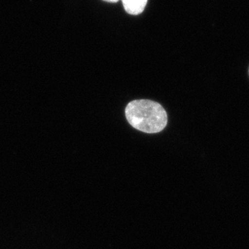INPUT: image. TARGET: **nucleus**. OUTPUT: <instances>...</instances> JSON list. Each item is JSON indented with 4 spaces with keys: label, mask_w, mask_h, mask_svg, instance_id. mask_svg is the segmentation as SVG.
<instances>
[{
    "label": "nucleus",
    "mask_w": 249,
    "mask_h": 249,
    "mask_svg": "<svg viewBox=\"0 0 249 249\" xmlns=\"http://www.w3.org/2000/svg\"><path fill=\"white\" fill-rule=\"evenodd\" d=\"M104 1L108 2H117L119 0H104Z\"/></svg>",
    "instance_id": "7ed1b4c3"
},
{
    "label": "nucleus",
    "mask_w": 249,
    "mask_h": 249,
    "mask_svg": "<svg viewBox=\"0 0 249 249\" xmlns=\"http://www.w3.org/2000/svg\"><path fill=\"white\" fill-rule=\"evenodd\" d=\"M127 122L136 129L154 134L161 132L166 127V111L158 103L140 99L127 104L125 109Z\"/></svg>",
    "instance_id": "f257e3e1"
},
{
    "label": "nucleus",
    "mask_w": 249,
    "mask_h": 249,
    "mask_svg": "<svg viewBox=\"0 0 249 249\" xmlns=\"http://www.w3.org/2000/svg\"><path fill=\"white\" fill-rule=\"evenodd\" d=\"M122 2L126 12L137 16L143 12L148 0H122Z\"/></svg>",
    "instance_id": "f03ea898"
},
{
    "label": "nucleus",
    "mask_w": 249,
    "mask_h": 249,
    "mask_svg": "<svg viewBox=\"0 0 249 249\" xmlns=\"http://www.w3.org/2000/svg\"></svg>",
    "instance_id": "20e7f679"
}]
</instances>
